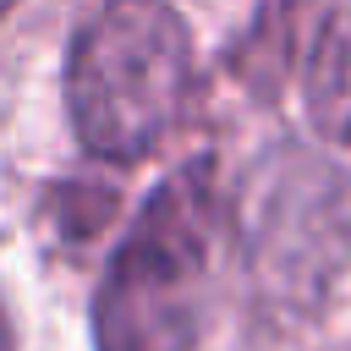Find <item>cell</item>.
<instances>
[{
    "instance_id": "cell-1",
    "label": "cell",
    "mask_w": 351,
    "mask_h": 351,
    "mask_svg": "<svg viewBox=\"0 0 351 351\" xmlns=\"http://www.w3.org/2000/svg\"><path fill=\"white\" fill-rule=\"evenodd\" d=\"M192 104V38L170 0H99L66 55V110L88 154L148 159Z\"/></svg>"
},
{
    "instance_id": "cell-3",
    "label": "cell",
    "mask_w": 351,
    "mask_h": 351,
    "mask_svg": "<svg viewBox=\"0 0 351 351\" xmlns=\"http://www.w3.org/2000/svg\"><path fill=\"white\" fill-rule=\"evenodd\" d=\"M307 115L329 143H351V11H335L313 44Z\"/></svg>"
},
{
    "instance_id": "cell-2",
    "label": "cell",
    "mask_w": 351,
    "mask_h": 351,
    "mask_svg": "<svg viewBox=\"0 0 351 351\" xmlns=\"http://www.w3.org/2000/svg\"><path fill=\"white\" fill-rule=\"evenodd\" d=\"M219 247V186L208 165L176 170L121 236L99 302V351H192L203 335Z\"/></svg>"
}]
</instances>
